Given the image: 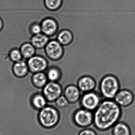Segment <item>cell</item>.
<instances>
[{"label": "cell", "mask_w": 135, "mask_h": 135, "mask_svg": "<svg viewBox=\"0 0 135 135\" xmlns=\"http://www.w3.org/2000/svg\"><path fill=\"white\" fill-rule=\"evenodd\" d=\"M30 31L33 35L42 33L41 24L36 23L32 24L30 27Z\"/></svg>", "instance_id": "cell-25"}, {"label": "cell", "mask_w": 135, "mask_h": 135, "mask_svg": "<svg viewBox=\"0 0 135 135\" xmlns=\"http://www.w3.org/2000/svg\"><path fill=\"white\" fill-rule=\"evenodd\" d=\"M23 58L27 60L35 55L36 49L31 42H27L21 46L20 49Z\"/></svg>", "instance_id": "cell-19"}, {"label": "cell", "mask_w": 135, "mask_h": 135, "mask_svg": "<svg viewBox=\"0 0 135 135\" xmlns=\"http://www.w3.org/2000/svg\"><path fill=\"white\" fill-rule=\"evenodd\" d=\"M32 105L36 109L40 110L46 106L47 100L44 95L37 93L32 96L31 98Z\"/></svg>", "instance_id": "cell-18"}, {"label": "cell", "mask_w": 135, "mask_h": 135, "mask_svg": "<svg viewBox=\"0 0 135 135\" xmlns=\"http://www.w3.org/2000/svg\"><path fill=\"white\" fill-rule=\"evenodd\" d=\"M80 91L78 86L70 85L68 86L65 89L64 96L70 104H75L78 102L80 99Z\"/></svg>", "instance_id": "cell-11"}, {"label": "cell", "mask_w": 135, "mask_h": 135, "mask_svg": "<svg viewBox=\"0 0 135 135\" xmlns=\"http://www.w3.org/2000/svg\"><path fill=\"white\" fill-rule=\"evenodd\" d=\"M13 71L15 75L19 78L26 76L29 71L27 60L23 58L22 60L15 62L13 66Z\"/></svg>", "instance_id": "cell-13"}, {"label": "cell", "mask_w": 135, "mask_h": 135, "mask_svg": "<svg viewBox=\"0 0 135 135\" xmlns=\"http://www.w3.org/2000/svg\"><path fill=\"white\" fill-rule=\"evenodd\" d=\"M47 75L43 72L34 73L32 77V81L33 85L38 89L43 88L47 83Z\"/></svg>", "instance_id": "cell-16"}, {"label": "cell", "mask_w": 135, "mask_h": 135, "mask_svg": "<svg viewBox=\"0 0 135 135\" xmlns=\"http://www.w3.org/2000/svg\"><path fill=\"white\" fill-rule=\"evenodd\" d=\"M55 105L57 108L63 109L67 107L70 105L68 101L65 96L61 95L55 102Z\"/></svg>", "instance_id": "cell-22"}, {"label": "cell", "mask_w": 135, "mask_h": 135, "mask_svg": "<svg viewBox=\"0 0 135 135\" xmlns=\"http://www.w3.org/2000/svg\"><path fill=\"white\" fill-rule=\"evenodd\" d=\"M100 102L99 96L91 91L83 95L81 99V104L83 108L92 112L98 108Z\"/></svg>", "instance_id": "cell-8"}, {"label": "cell", "mask_w": 135, "mask_h": 135, "mask_svg": "<svg viewBox=\"0 0 135 135\" xmlns=\"http://www.w3.org/2000/svg\"><path fill=\"white\" fill-rule=\"evenodd\" d=\"M45 47L47 56L51 60H59L63 55L64 50L62 45L57 40L49 41Z\"/></svg>", "instance_id": "cell-6"}, {"label": "cell", "mask_w": 135, "mask_h": 135, "mask_svg": "<svg viewBox=\"0 0 135 135\" xmlns=\"http://www.w3.org/2000/svg\"><path fill=\"white\" fill-rule=\"evenodd\" d=\"M47 78L50 81L56 82L58 80L61 75L59 70L55 68H51L47 71Z\"/></svg>", "instance_id": "cell-20"}, {"label": "cell", "mask_w": 135, "mask_h": 135, "mask_svg": "<svg viewBox=\"0 0 135 135\" xmlns=\"http://www.w3.org/2000/svg\"><path fill=\"white\" fill-rule=\"evenodd\" d=\"M112 135H132L130 127L126 123L118 122L112 129Z\"/></svg>", "instance_id": "cell-15"}, {"label": "cell", "mask_w": 135, "mask_h": 135, "mask_svg": "<svg viewBox=\"0 0 135 135\" xmlns=\"http://www.w3.org/2000/svg\"><path fill=\"white\" fill-rule=\"evenodd\" d=\"M9 57L13 62H16L22 60L23 59L20 49H14L11 50L9 54Z\"/></svg>", "instance_id": "cell-23"}, {"label": "cell", "mask_w": 135, "mask_h": 135, "mask_svg": "<svg viewBox=\"0 0 135 135\" xmlns=\"http://www.w3.org/2000/svg\"><path fill=\"white\" fill-rule=\"evenodd\" d=\"M59 32L57 40L62 46H67L73 40V35L70 30L64 29Z\"/></svg>", "instance_id": "cell-17"}, {"label": "cell", "mask_w": 135, "mask_h": 135, "mask_svg": "<svg viewBox=\"0 0 135 135\" xmlns=\"http://www.w3.org/2000/svg\"><path fill=\"white\" fill-rule=\"evenodd\" d=\"M114 100L121 108H127L134 103V97L131 90L123 89L120 90L114 98Z\"/></svg>", "instance_id": "cell-9"}, {"label": "cell", "mask_w": 135, "mask_h": 135, "mask_svg": "<svg viewBox=\"0 0 135 135\" xmlns=\"http://www.w3.org/2000/svg\"><path fill=\"white\" fill-rule=\"evenodd\" d=\"M95 126L93 124V126L91 125L89 127L82 130L78 135H97L95 130Z\"/></svg>", "instance_id": "cell-24"}, {"label": "cell", "mask_w": 135, "mask_h": 135, "mask_svg": "<svg viewBox=\"0 0 135 135\" xmlns=\"http://www.w3.org/2000/svg\"><path fill=\"white\" fill-rule=\"evenodd\" d=\"M41 26L42 32L48 36L54 35L58 31V23L53 18L45 19L42 21Z\"/></svg>", "instance_id": "cell-10"}, {"label": "cell", "mask_w": 135, "mask_h": 135, "mask_svg": "<svg viewBox=\"0 0 135 135\" xmlns=\"http://www.w3.org/2000/svg\"><path fill=\"white\" fill-rule=\"evenodd\" d=\"M29 71L32 73L43 72L47 68L48 63L43 57L35 55L27 60Z\"/></svg>", "instance_id": "cell-7"}, {"label": "cell", "mask_w": 135, "mask_h": 135, "mask_svg": "<svg viewBox=\"0 0 135 135\" xmlns=\"http://www.w3.org/2000/svg\"><path fill=\"white\" fill-rule=\"evenodd\" d=\"M49 42L48 36L42 32L37 35H33L31 38L30 42L36 50H39L45 47Z\"/></svg>", "instance_id": "cell-14"}, {"label": "cell", "mask_w": 135, "mask_h": 135, "mask_svg": "<svg viewBox=\"0 0 135 135\" xmlns=\"http://www.w3.org/2000/svg\"><path fill=\"white\" fill-rule=\"evenodd\" d=\"M120 89L119 81L116 76L109 74L104 76L100 83L101 93L105 99L114 100Z\"/></svg>", "instance_id": "cell-2"}, {"label": "cell", "mask_w": 135, "mask_h": 135, "mask_svg": "<svg viewBox=\"0 0 135 135\" xmlns=\"http://www.w3.org/2000/svg\"><path fill=\"white\" fill-rule=\"evenodd\" d=\"M62 88L56 82L50 81L43 87V93L47 102H55L61 95Z\"/></svg>", "instance_id": "cell-5"}, {"label": "cell", "mask_w": 135, "mask_h": 135, "mask_svg": "<svg viewBox=\"0 0 135 135\" xmlns=\"http://www.w3.org/2000/svg\"><path fill=\"white\" fill-rule=\"evenodd\" d=\"M94 79L89 76H85L81 78L78 83V86L81 91L85 93L91 92L96 87Z\"/></svg>", "instance_id": "cell-12"}, {"label": "cell", "mask_w": 135, "mask_h": 135, "mask_svg": "<svg viewBox=\"0 0 135 135\" xmlns=\"http://www.w3.org/2000/svg\"><path fill=\"white\" fill-rule=\"evenodd\" d=\"M74 120L81 127H88L93 124V113L92 111L83 108L79 109L74 114Z\"/></svg>", "instance_id": "cell-4"}, {"label": "cell", "mask_w": 135, "mask_h": 135, "mask_svg": "<svg viewBox=\"0 0 135 135\" xmlns=\"http://www.w3.org/2000/svg\"><path fill=\"white\" fill-rule=\"evenodd\" d=\"M4 26V21L3 19L0 17V31L2 30Z\"/></svg>", "instance_id": "cell-26"}, {"label": "cell", "mask_w": 135, "mask_h": 135, "mask_svg": "<svg viewBox=\"0 0 135 135\" xmlns=\"http://www.w3.org/2000/svg\"><path fill=\"white\" fill-rule=\"evenodd\" d=\"M40 124L46 128H51L57 125L60 120V113L54 105H46L40 109L38 113Z\"/></svg>", "instance_id": "cell-3"}, {"label": "cell", "mask_w": 135, "mask_h": 135, "mask_svg": "<svg viewBox=\"0 0 135 135\" xmlns=\"http://www.w3.org/2000/svg\"><path fill=\"white\" fill-rule=\"evenodd\" d=\"M122 108L114 100L105 99L100 102L93 114V124L101 131L112 129L122 117Z\"/></svg>", "instance_id": "cell-1"}, {"label": "cell", "mask_w": 135, "mask_h": 135, "mask_svg": "<svg viewBox=\"0 0 135 135\" xmlns=\"http://www.w3.org/2000/svg\"><path fill=\"white\" fill-rule=\"evenodd\" d=\"M45 3L48 9L55 10L58 9L61 7L62 0H45Z\"/></svg>", "instance_id": "cell-21"}]
</instances>
